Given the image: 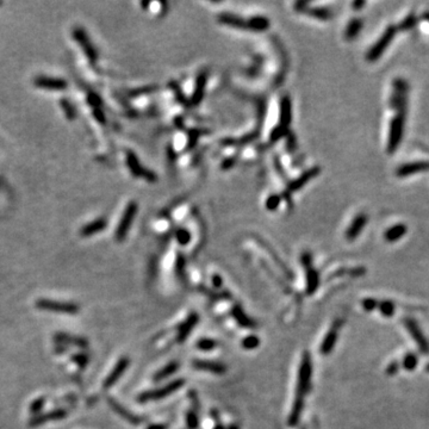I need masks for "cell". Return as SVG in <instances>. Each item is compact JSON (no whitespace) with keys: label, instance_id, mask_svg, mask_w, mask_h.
<instances>
[{"label":"cell","instance_id":"22","mask_svg":"<svg viewBox=\"0 0 429 429\" xmlns=\"http://www.w3.org/2000/svg\"><path fill=\"white\" fill-rule=\"evenodd\" d=\"M205 83H207V73L203 72L202 74H199L198 79H197L196 89L195 92H193L192 99H191V103H192L193 105H198V104L201 103V100L203 99V94H204V89H205Z\"/></svg>","mask_w":429,"mask_h":429},{"label":"cell","instance_id":"16","mask_svg":"<svg viewBox=\"0 0 429 429\" xmlns=\"http://www.w3.org/2000/svg\"><path fill=\"white\" fill-rule=\"evenodd\" d=\"M320 171H321L320 167H314V168H311V170H309L308 172H305L304 174L300 175V178L297 179V180L290 182L289 186H288V192L289 193L295 192V191L300 190V188L303 187L304 185H305L306 182L310 180V179L315 178V176H317L318 174H320Z\"/></svg>","mask_w":429,"mask_h":429},{"label":"cell","instance_id":"24","mask_svg":"<svg viewBox=\"0 0 429 429\" xmlns=\"http://www.w3.org/2000/svg\"><path fill=\"white\" fill-rule=\"evenodd\" d=\"M106 224L107 223L104 218L95 219V221L88 223L87 225L83 227V229H81V235H83V236H91V235L97 234L103 230V229L106 227Z\"/></svg>","mask_w":429,"mask_h":429},{"label":"cell","instance_id":"23","mask_svg":"<svg viewBox=\"0 0 429 429\" xmlns=\"http://www.w3.org/2000/svg\"><path fill=\"white\" fill-rule=\"evenodd\" d=\"M128 365H129V360H128L127 358H124V359H122V360H120V362H118V364H117V366H116V369L114 371H112L111 375L107 377L105 384H104V386L109 387V386H111V385L114 384V383H116V381H117V379L120 378V377L122 376V373H123L124 371L127 370Z\"/></svg>","mask_w":429,"mask_h":429},{"label":"cell","instance_id":"44","mask_svg":"<svg viewBox=\"0 0 429 429\" xmlns=\"http://www.w3.org/2000/svg\"><path fill=\"white\" fill-rule=\"evenodd\" d=\"M365 5V2L364 1H356V2H353V7L355 8V10H358V7H362Z\"/></svg>","mask_w":429,"mask_h":429},{"label":"cell","instance_id":"28","mask_svg":"<svg viewBox=\"0 0 429 429\" xmlns=\"http://www.w3.org/2000/svg\"><path fill=\"white\" fill-rule=\"evenodd\" d=\"M178 367H179L178 362H175V361L171 362V364H168L167 366L165 367V369H162L161 371H159V372L156 373L155 377H154V379H155V381H161V379L167 378L168 376L173 375V373H174L175 371L178 370Z\"/></svg>","mask_w":429,"mask_h":429},{"label":"cell","instance_id":"32","mask_svg":"<svg viewBox=\"0 0 429 429\" xmlns=\"http://www.w3.org/2000/svg\"><path fill=\"white\" fill-rule=\"evenodd\" d=\"M403 366H404L405 370L413 371L417 366V356L413 354V353L405 355L404 360H403Z\"/></svg>","mask_w":429,"mask_h":429},{"label":"cell","instance_id":"29","mask_svg":"<svg viewBox=\"0 0 429 429\" xmlns=\"http://www.w3.org/2000/svg\"><path fill=\"white\" fill-rule=\"evenodd\" d=\"M110 403H111V405L114 407V409L117 411L120 415L126 417V420H128V421L134 423V425H137V423H140V419H138V417H136L135 415H131L130 413H128V411H126V409H123V408H122L120 404H117V403L114 402V401H110Z\"/></svg>","mask_w":429,"mask_h":429},{"label":"cell","instance_id":"12","mask_svg":"<svg viewBox=\"0 0 429 429\" xmlns=\"http://www.w3.org/2000/svg\"><path fill=\"white\" fill-rule=\"evenodd\" d=\"M429 170V161H415L409 162V164L402 165L401 167L397 168L396 174L399 178H405V176L414 175L416 173L425 172Z\"/></svg>","mask_w":429,"mask_h":429},{"label":"cell","instance_id":"27","mask_svg":"<svg viewBox=\"0 0 429 429\" xmlns=\"http://www.w3.org/2000/svg\"><path fill=\"white\" fill-rule=\"evenodd\" d=\"M362 27V20L360 18H353L349 22L348 27L346 30V39L347 40H353L354 37L360 33Z\"/></svg>","mask_w":429,"mask_h":429},{"label":"cell","instance_id":"18","mask_svg":"<svg viewBox=\"0 0 429 429\" xmlns=\"http://www.w3.org/2000/svg\"><path fill=\"white\" fill-rule=\"evenodd\" d=\"M193 366L198 370L208 371V372L214 373V375H223L225 373V366L219 364V362L214 361H205V360H195L193 361Z\"/></svg>","mask_w":429,"mask_h":429},{"label":"cell","instance_id":"48","mask_svg":"<svg viewBox=\"0 0 429 429\" xmlns=\"http://www.w3.org/2000/svg\"><path fill=\"white\" fill-rule=\"evenodd\" d=\"M229 429H237V427H236V426H231V427L229 428Z\"/></svg>","mask_w":429,"mask_h":429},{"label":"cell","instance_id":"38","mask_svg":"<svg viewBox=\"0 0 429 429\" xmlns=\"http://www.w3.org/2000/svg\"><path fill=\"white\" fill-rule=\"evenodd\" d=\"M187 427L188 429H196L198 427V417L193 411L187 414Z\"/></svg>","mask_w":429,"mask_h":429},{"label":"cell","instance_id":"42","mask_svg":"<svg viewBox=\"0 0 429 429\" xmlns=\"http://www.w3.org/2000/svg\"><path fill=\"white\" fill-rule=\"evenodd\" d=\"M214 285L216 286V288H221V285H222L221 277H218V275H214Z\"/></svg>","mask_w":429,"mask_h":429},{"label":"cell","instance_id":"2","mask_svg":"<svg viewBox=\"0 0 429 429\" xmlns=\"http://www.w3.org/2000/svg\"><path fill=\"white\" fill-rule=\"evenodd\" d=\"M310 378H311V360H310L308 352H304L302 364H300V373H298L297 397H296V399H298V401H303L304 395L308 393L310 387Z\"/></svg>","mask_w":429,"mask_h":429},{"label":"cell","instance_id":"10","mask_svg":"<svg viewBox=\"0 0 429 429\" xmlns=\"http://www.w3.org/2000/svg\"><path fill=\"white\" fill-rule=\"evenodd\" d=\"M73 36L74 39L79 42V44L81 45V48L84 49V51H85L86 55H87L88 60L91 61L92 63L97 62L98 60L97 50H95L93 45H92L91 41L88 40V36L86 35L85 31L80 28H75L73 30Z\"/></svg>","mask_w":429,"mask_h":429},{"label":"cell","instance_id":"46","mask_svg":"<svg viewBox=\"0 0 429 429\" xmlns=\"http://www.w3.org/2000/svg\"><path fill=\"white\" fill-rule=\"evenodd\" d=\"M423 19L426 20V22L429 23V12H425L423 13Z\"/></svg>","mask_w":429,"mask_h":429},{"label":"cell","instance_id":"1","mask_svg":"<svg viewBox=\"0 0 429 429\" xmlns=\"http://www.w3.org/2000/svg\"><path fill=\"white\" fill-rule=\"evenodd\" d=\"M404 123H405V110L397 111L395 117L391 120L389 137H387V153L393 154L396 149L401 143L403 132H404Z\"/></svg>","mask_w":429,"mask_h":429},{"label":"cell","instance_id":"8","mask_svg":"<svg viewBox=\"0 0 429 429\" xmlns=\"http://www.w3.org/2000/svg\"><path fill=\"white\" fill-rule=\"evenodd\" d=\"M404 326L408 329V332L410 333V335L413 336V339L419 346V348L421 349L423 354H428L429 353V342L426 336L423 335L421 328L419 327L417 322L413 318H405L404 320Z\"/></svg>","mask_w":429,"mask_h":429},{"label":"cell","instance_id":"50","mask_svg":"<svg viewBox=\"0 0 429 429\" xmlns=\"http://www.w3.org/2000/svg\"><path fill=\"white\" fill-rule=\"evenodd\" d=\"M0 6H1V2H0Z\"/></svg>","mask_w":429,"mask_h":429},{"label":"cell","instance_id":"21","mask_svg":"<svg viewBox=\"0 0 429 429\" xmlns=\"http://www.w3.org/2000/svg\"><path fill=\"white\" fill-rule=\"evenodd\" d=\"M407 233V225L405 224H396L385 231L384 237L387 242H396Z\"/></svg>","mask_w":429,"mask_h":429},{"label":"cell","instance_id":"43","mask_svg":"<svg viewBox=\"0 0 429 429\" xmlns=\"http://www.w3.org/2000/svg\"><path fill=\"white\" fill-rule=\"evenodd\" d=\"M233 165H234L233 159H230V160H225L224 164L222 165V168H223V170H227V168L231 167V166H233Z\"/></svg>","mask_w":429,"mask_h":429},{"label":"cell","instance_id":"45","mask_svg":"<svg viewBox=\"0 0 429 429\" xmlns=\"http://www.w3.org/2000/svg\"><path fill=\"white\" fill-rule=\"evenodd\" d=\"M148 429H166V426L154 425V426H150V427H148Z\"/></svg>","mask_w":429,"mask_h":429},{"label":"cell","instance_id":"25","mask_svg":"<svg viewBox=\"0 0 429 429\" xmlns=\"http://www.w3.org/2000/svg\"><path fill=\"white\" fill-rule=\"evenodd\" d=\"M248 30L265 31L269 27V22L265 17H253L248 20Z\"/></svg>","mask_w":429,"mask_h":429},{"label":"cell","instance_id":"19","mask_svg":"<svg viewBox=\"0 0 429 429\" xmlns=\"http://www.w3.org/2000/svg\"><path fill=\"white\" fill-rule=\"evenodd\" d=\"M218 22L222 23V24L230 25V27H234V28L245 29V30H248V23L246 22V20L243 18H241V17H237V16H235V14L223 13L218 17Z\"/></svg>","mask_w":429,"mask_h":429},{"label":"cell","instance_id":"11","mask_svg":"<svg viewBox=\"0 0 429 429\" xmlns=\"http://www.w3.org/2000/svg\"><path fill=\"white\" fill-rule=\"evenodd\" d=\"M127 162H128V166H129L130 171H131V173L136 176H144V178L147 179V180H149L150 182H154L156 180V175L153 172H150V171L144 170L143 167L141 166L140 161L137 160V158H136V155L134 153L129 152L127 154Z\"/></svg>","mask_w":429,"mask_h":429},{"label":"cell","instance_id":"6","mask_svg":"<svg viewBox=\"0 0 429 429\" xmlns=\"http://www.w3.org/2000/svg\"><path fill=\"white\" fill-rule=\"evenodd\" d=\"M136 213H137V204H136L135 202L129 203L126 211H124L123 216H122L120 224H118L117 231H116V239H117V241H123L124 237L127 236Z\"/></svg>","mask_w":429,"mask_h":429},{"label":"cell","instance_id":"35","mask_svg":"<svg viewBox=\"0 0 429 429\" xmlns=\"http://www.w3.org/2000/svg\"><path fill=\"white\" fill-rule=\"evenodd\" d=\"M61 107H62L63 111H65L66 117L69 118V120H74L75 118L74 107L72 106V104L69 103V101H66V100L61 101Z\"/></svg>","mask_w":429,"mask_h":429},{"label":"cell","instance_id":"5","mask_svg":"<svg viewBox=\"0 0 429 429\" xmlns=\"http://www.w3.org/2000/svg\"><path fill=\"white\" fill-rule=\"evenodd\" d=\"M290 122H291V101L289 97H285L282 101V109H280V124L272 131L271 141L279 140L288 131Z\"/></svg>","mask_w":429,"mask_h":429},{"label":"cell","instance_id":"34","mask_svg":"<svg viewBox=\"0 0 429 429\" xmlns=\"http://www.w3.org/2000/svg\"><path fill=\"white\" fill-rule=\"evenodd\" d=\"M216 341L210 340V339H203V340L198 341V343H197V348L202 349V350H210L214 349V347H216Z\"/></svg>","mask_w":429,"mask_h":429},{"label":"cell","instance_id":"47","mask_svg":"<svg viewBox=\"0 0 429 429\" xmlns=\"http://www.w3.org/2000/svg\"><path fill=\"white\" fill-rule=\"evenodd\" d=\"M214 429H224V428H223L222 425H217L216 427H214Z\"/></svg>","mask_w":429,"mask_h":429},{"label":"cell","instance_id":"4","mask_svg":"<svg viewBox=\"0 0 429 429\" xmlns=\"http://www.w3.org/2000/svg\"><path fill=\"white\" fill-rule=\"evenodd\" d=\"M407 93H408V83L404 79H396L393 81V91L390 98V107L401 111L407 107Z\"/></svg>","mask_w":429,"mask_h":429},{"label":"cell","instance_id":"37","mask_svg":"<svg viewBox=\"0 0 429 429\" xmlns=\"http://www.w3.org/2000/svg\"><path fill=\"white\" fill-rule=\"evenodd\" d=\"M378 305L379 303L376 300H372V298H366V300H362V308L366 311H372V310L378 308Z\"/></svg>","mask_w":429,"mask_h":429},{"label":"cell","instance_id":"3","mask_svg":"<svg viewBox=\"0 0 429 429\" xmlns=\"http://www.w3.org/2000/svg\"><path fill=\"white\" fill-rule=\"evenodd\" d=\"M396 33V27H387L386 30L384 31V34L381 36V39L377 41L375 45L369 50V53L366 55V60L369 61V62H375V61L378 60L379 57L384 54V51L386 50V48L389 47L390 43L392 42Z\"/></svg>","mask_w":429,"mask_h":429},{"label":"cell","instance_id":"49","mask_svg":"<svg viewBox=\"0 0 429 429\" xmlns=\"http://www.w3.org/2000/svg\"><path fill=\"white\" fill-rule=\"evenodd\" d=\"M427 370H428V371H429V365H428V366H427Z\"/></svg>","mask_w":429,"mask_h":429},{"label":"cell","instance_id":"31","mask_svg":"<svg viewBox=\"0 0 429 429\" xmlns=\"http://www.w3.org/2000/svg\"><path fill=\"white\" fill-rule=\"evenodd\" d=\"M378 306L382 314L386 316V317H391V316L393 315V312H395V304L390 302V300H384V302L379 303Z\"/></svg>","mask_w":429,"mask_h":429},{"label":"cell","instance_id":"41","mask_svg":"<svg viewBox=\"0 0 429 429\" xmlns=\"http://www.w3.org/2000/svg\"><path fill=\"white\" fill-rule=\"evenodd\" d=\"M94 117L97 118L100 123H104V122H105V116H104L103 112H101L100 107H95L94 109Z\"/></svg>","mask_w":429,"mask_h":429},{"label":"cell","instance_id":"33","mask_svg":"<svg viewBox=\"0 0 429 429\" xmlns=\"http://www.w3.org/2000/svg\"><path fill=\"white\" fill-rule=\"evenodd\" d=\"M242 346L243 348L246 349H254L257 348V346H259V339L257 338V336H248V338H246L245 340L242 342Z\"/></svg>","mask_w":429,"mask_h":429},{"label":"cell","instance_id":"26","mask_svg":"<svg viewBox=\"0 0 429 429\" xmlns=\"http://www.w3.org/2000/svg\"><path fill=\"white\" fill-rule=\"evenodd\" d=\"M233 315L235 320L239 322V324H241L242 327H247V328H254L255 327L254 322L243 312V310L240 308V306H235L233 310Z\"/></svg>","mask_w":429,"mask_h":429},{"label":"cell","instance_id":"14","mask_svg":"<svg viewBox=\"0 0 429 429\" xmlns=\"http://www.w3.org/2000/svg\"><path fill=\"white\" fill-rule=\"evenodd\" d=\"M295 8L297 11H303V12L309 13L310 16H314L316 18H320L322 20H328L332 17V12L326 7H310L308 2L300 1L295 5Z\"/></svg>","mask_w":429,"mask_h":429},{"label":"cell","instance_id":"7","mask_svg":"<svg viewBox=\"0 0 429 429\" xmlns=\"http://www.w3.org/2000/svg\"><path fill=\"white\" fill-rule=\"evenodd\" d=\"M184 379H176V381L170 383V384L166 385L165 387H162V389L155 390V391H149V392L143 393V395H141L138 397V401L140 402H148V401H156V399H160L164 398V397H166L168 395H171V393H173L174 391H176L179 389V387H181L182 385H184Z\"/></svg>","mask_w":429,"mask_h":429},{"label":"cell","instance_id":"40","mask_svg":"<svg viewBox=\"0 0 429 429\" xmlns=\"http://www.w3.org/2000/svg\"><path fill=\"white\" fill-rule=\"evenodd\" d=\"M398 369H399V365H398V362L397 361H393V362H391V364L389 365V366H387V369H386V373L389 376H393V375H396L397 372H398Z\"/></svg>","mask_w":429,"mask_h":429},{"label":"cell","instance_id":"30","mask_svg":"<svg viewBox=\"0 0 429 429\" xmlns=\"http://www.w3.org/2000/svg\"><path fill=\"white\" fill-rule=\"evenodd\" d=\"M416 22H417V18H416L415 14L410 13L409 16H407L404 19H403V22L398 25V28L397 29H399V30H402V31L410 30V29H413L414 27H415Z\"/></svg>","mask_w":429,"mask_h":429},{"label":"cell","instance_id":"9","mask_svg":"<svg viewBox=\"0 0 429 429\" xmlns=\"http://www.w3.org/2000/svg\"><path fill=\"white\" fill-rule=\"evenodd\" d=\"M302 261L304 267L306 268V292L308 295H312L318 288V282H320V278H318V273L315 268H312L311 266V255L309 253H304Z\"/></svg>","mask_w":429,"mask_h":429},{"label":"cell","instance_id":"20","mask_svg":"<svg viewBox=\"0 0 429 429\" xmlns=\"http://www.w3.org/2000/svg\"><path fill=\"white\" fill-rule=\"evenodd\" d=\"M197 322H198V316H197L196 314H192L190 316V317L187 318L186 321L184 322V323L181 324L180 328H179V333H178V341L179 342H182L185 340V339L187 338L188 334L191 333V330L195 328Z\"/></svg>","mask_w":429,"mask_h":429},{"label":"cell","instance_id":"13","mask_svg":"<svg viewBox=\"0 0 429 429\" xmlns=\"http://www.w3.org/2000/svg\"><path fill=\"white\" fill-rule=\"evenodd\" d=\"M35 85L40 88L50 89V91H62L67 88V83L62 79L48 77H39L35 79Z\"/></svg>","mask_w":429,"mask_h":429},{"label":"cell","instance_id":"15","mask_svg":"<svg viewBox=\"0 0 429 429\" xmlns=\"http://www.w3.org/2000/svg\"><path fill=\"white\" fill-rule=\"evenodd\" d=\"M340 326H341L340 321L335 322L334 326H333V328L329 330V333L327 334L326 339H324L323 343H322V346H321L322 354H324V355L329 354V353L332 352V349L334 348L336 340H338V330H339V328H340Z\"/></svg>","mask_w":429,"mask_h":429},{"label":"cell","instance_id":"17","mask_svg":"<svg viewBox=\"0 0 429 429\" xmlns=\"http://www.w3.org/2000/svg\"><path fill=\"white\" fill-rule=\"evenodd\" d=\"M366 223H367L366 214H358V216H356L354 218V221L352 222V224L349 225L348 230H347V233H346L347 239H348L349 241H353V240H355V237L358 236V235L361 233L362 229L365 228Z\"/></svg>","mask_w":429,"mask_h":429},{"label":"cell","instance_id":"36","mask_svg":"<svg viewBox=\"0 0 429 429\" xmlns=\"http://www.w3.org/2000/svg\"><path fill=\"white\" fill-rule=\"evenodd\" d=\"M191 236L190 233H188L187 230H184V229H180V230L176 231V240H178V242L180 243V245H186L190 241Z\"/></svg>","mask_w":429,"mask_h":429},{"label":"cell","instance_id":"39","mask_svg":"<svg viewBox=\"0 0 429 429\" xmlns=\"http://www.w3.org/2000/svg\"><path fill=\"white\" fill-rule=\"evenodd\" d=\"M280 203V197L279 196H271L267 199V202H266V208L268 209V210H274L275 208L279 205Z\"/></svg>","mask_w":429,"mask_h":429}]
</instances>
